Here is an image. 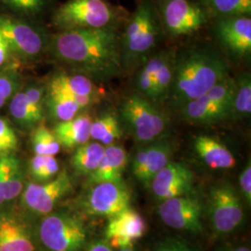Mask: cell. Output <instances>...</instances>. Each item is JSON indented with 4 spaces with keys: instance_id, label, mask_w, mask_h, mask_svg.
Segmentation results:
<instances>
[{
    "instance_id": "obj_1",
    "label": "cell",
    "mask_w": 251,
    "mask_h": 251,
    "mask_svg": "<svg viewBox=\"0 0 251 251\" xmlns=\"http://www.w3.org/2000/svg\"><path fill=\"white\" fill-rule=\"evenodd\" d=\"M48 51L73 72L93 81L110 80L124 70L116 26L59 32L50 36Z\"/></svg>"
},
{
    "instance_id": "obj_2",
    "label": "cell",
    "mask_w": 251,
    "mask_h": 251,
    "mask_svg": "<svg viewBox=\"0 0 251 251\" xmlns=\"http://www.w3.org/2000/svg\"><path fill=\"white\" fill-rule=\"evenodd\" d=\"M228 76V63L216 50L207 47L191 48L176 56L169 97L171 104L179 109Z\"/></svg>"
},
{
    "instance_id": "obj_3",
    "label": "cell",
    "mask_w": 251,
    "mask_h": 251,
    "mask_svg": "<svg viewBox=\"0 0 251 251\" xmlns=\"http://www.w3.org/2000/svg\"><path fill=\"white\" fill-rule=\"evenodd\" d=\"M161 36V24L152 0H139L121 37L123 67L141 66L150 57Z\"/></svg>"
},
{
    "instance_id": "obj_4",
    "label": "cell",
    "mask_w": 251,
    "mask_h": 251,
    "mask_svg": "<svg viewBox=\"0 0 251 251\" xmlns=\"http://www.w3.org/2000/svg\"><path fill=\"white\" fill-rule=\"evenodd\" d=\"M120 117L139 144L159 141L167 134L171 124L168 116L155 103L140 94L129 95L123 100Z\"/></svg>"
},
{
    "instance_id": "obj_5",
    "label": "cell",
    "mask_w": 251,
    "mask_h": 251,
    "mask_svg": "<svg viewBox=\"0 0 251 251\" xmlns=\"http://www.w3.org/2000/svg\"><path fill=\"white\" fill-rule=\"evenodd\" d=\"M119 12L103 0H68L55 10L52 24L60 32L115 26Z\"/></svg>"
},
{
    "instance_id": "obj_6",
    "label": "cell",
    "mask_w": 251,
    "mask_h": 251,
    "mask_svg": "<svg viewBox=\"0 0 251 251\" xmlns=\"http://www.w3.org/2000/svg\"><path fill=\"white\" fill-rule=\"evenodd\" d=\"M0 32L8 41L14 58L20 61L36 62L48 51L50 36L26 20L0 14Z\"/></svg>"
},
{
    "instance_id": "obj_7",
    "label": "cell",
    "mask_w": 251,
    "mask_h": 251,
    "mask_svg": "<svg viewBox=\"0 0 251 251\" xmlns=\"http://www.w3.org/2000/svg\"><path fill=\"white\" fill-rule=\"evenodd\" d=\"M38 237L47 251H80L88 233L78 217L67 212H50L39 225Z\"/></svg>"
},
{
    "instance_id": "obj_8",
    "label": "cell",
    "mask_w": 251,
    "mask_h": 251,
    "mask_svg": "<svg viewBox=\"0 0 251 251\" xmlns=\"http://www.w3.org/2000/svg\"><path fill=\"white\" fill-rule=\"evenodd\" d=\"M234 79L228 76L199 98L179 108L186 121L195 124H213L231 118Z\"/></svg>"
},
{
    "instance_id": "obj_9",
    "label": "cell",
    "mask_w": 251,
    "mask_h": 251,
    "mask_svg": "<svg viewBox=\"0 0 251 251\" xmlns=\"http://www.w3.org/2000/svg\"><path fill=\"white\" fill-rule=\"evenodd\" d=\"M160 18L163 26L171 36L193 35L207 22L204 9L191 0H161Z\"/></svg>"
},
{
    "instance_id": "obj_10",
    "label": "cell",
    "mask_w": 251,
    "mask_h": 251,
    "mask_svg": "<svg viewBox=\"0 0 251 251\" xmlns=\"http://www.w3.org/2000/svg\"><path fill=\"white\" fill-rule=\"evenodd\" d=\"M73 190L71 177L66 171L59 172L53 179L43 183H28L22 192V202L31 212L37 215L50 214L62 198Z\"/></svg>"
},
{
    "instance_id": "obj_11",
    "label": "cell",
    "mask_w": 251,
    "mask_h": 251,
    "mask_svg": "<svg viewBox=\"0 0 251 251\" xmlns=\"http://www.w3.org/2000/svg\"><path fill=\"white\" fill-rule=\"evenodd\" d=\"M209 214L217 233H231L241 225L244 211L234 188L228 184H223L211 190Z\"/></svg>"
},
{
    "instance_id": "obj_12",
    "label": "cell",
    "mask_w": 251,
    "mask_h": 251,
    "mask_svg": "<svg viewBox=\"0 0 251 251\" xmlns=\"http://www.w3.org/2000/svg\"><path fill=\"white\" fill-rule=\"evenodd\" d=\"M131 196L124 182H100L92 184L84 206L92 216L113 217L130 207Z\"/></svg>"
},
{
    "instance_id": "obj_13",
    "label": "cell",
    "mask_w": 251,
    "mask_h": 251,
    "mask_svg": "<svg viewBox=\"0 0 251 251\" xmlns=\"http://www.w3.org/2000/svg\"><path fill=\"white\" fill-rule=\"evenodd\" d=\"M158 213L163 223L173 229L194 233L204 230L201 204L198 198L190 195L163 200Z\"/></svg>"
},
{
    "instance_id": "obj_14",
    "label": "cell",
    "mask_w": 251,
    "mask_h": 251,
    "mask_svg": "<svg viewBox=\"0 0 251 251\" xmlns=\"http://www.w3.org/2000/svg\"><path fill=\"white\" fill-rule=\"evenodd\" d=\"M193 185V172L177 162H170L153 177L150 184L153 196L159 201L190 195Z\"/></svg>"
},
{
    "instance_id": "obj_15",
    "label": "cell",
    "mask_w": 251,
    "mask_h": 251,
    "mask_svg": "<svg viewBox=\"0 0 251 251\" xmlns=\"http://www.w3.org/2000/svg\"><path fill=\"white\" fill-rule=\"evenodd\" d=\"M146 224L144 217L134 209L127 207L109 218L105 228V241L111 248L125 249L144 236Z\"/></svg>"
},
{
    "instance_id": "obj_16",
    "label": "cell",
    "mask_w": 251,
    "mask_h": 251,
    "mask_svg": "<svg viewBox=\"0 0 251 251\" xmlns=\"http://www.w3.org/2000/svg\"><path fill=\"white\" fill-rule=\"evenodd\" d=\"M214 31L220 43L229 52L238 57L251 56V16L218 18Z\"/></svg>"
},
{
    "instance_id": "obj_17",
    "label": "cell",
    "mask_w": 251,
    "mask_h": 251,
    "mask_svg": "<svg viewBox=\"0 0 251 251\" xmlns=\"http://www.w3.org/2000/svg\"><path fill=\"white\" fill-rule=\"evenodd\" d=\"M172 153L173 146L170 142L159 140L147 144L132 159V174L144 186H150L153 177L171 162Z\"/></svg>"
},
{
    "instance_id": "obj_18",
    "label": "cell",
    "mask_w": 251,
    "mask_h": 251,
    "mask_svg": "<svg viewBox=\"0 0 251 251\" xmlns=\"http://www.w3.org/2000/svg\"><path fill=\"white\" fill-rule=\"evenodd\" d=\"M47 88L65 93L76 100L85 109L97 102L100 96L94 81L78 73H57L50 78Z\"/></svg>"
},
{
    "instance_id": "obj_19",
    "label": "cell",
    "mask_w": 251,
    "mask_h": 251,
    "mask_svg": "<svg viewBox=\"0 0 251 251\" xmlns=\"http://www.w3.org/2000/svg\"><path fill=\"white\" fill-rule=\"evenodd\" d=\"M0 251H36L28 226L12 214H0Z\"/></svg>"
},
{
    "instance_id": "obj_20",
    "label": "cell",
    "mask_w": 251,
    "mask_h": 251,
    "mask_svg": "<svg viewBox=\"0 0 251 251\" xmlns=\"http://www.w3.org/2000/svg\"><path fill=\"white\" fill-rule=\"evenodd\" d=\"M127 165V154L121 145L113 144L104 148V153L97 169L89 175V184L100 182H123Z\"/></svg>"
},
{
    "instance_id": "obj_21",
    "label": "cell",
    "mask_w": 251,
    "mask_h": 251,
    "mask_svg": "<svg viewBox=\"0 0 251 251\" xmlns=\"http://www.w3.org/2000/svg\"><path fill=\"white\" fill-rule=\"evenodd\" d=\"M91 123L92 118L88 114H78L70 120L56 123L52 131L61 147L74 150L89 143Z\"/></svg>"
},
{
    "instance_id": "obj_22",
    "label": "cell",
    "mask_w": 251,
    "mask_h": 251,
    "mask_svg": "<svg viewBox=\"0 0 251 251\" xmlns=\"http://www.w3.org/2000/svg\"><path fill=\"white\" fill-rule=\"evenodd\" d=\"M194 148L201 160L213 170L232 169L236 160L232 152L210 136L199 135L194 141Z\"/></svg>"
},
{
    "instance_id": "obj_23",
    "label": "cell",
    "mask_w": 251,
    "mask_h": 251,
    "mask_svg": "<svg viewBox=\"0 0 251 251\" xmlns=\"http://www.w3.org/2000/svg\"><path fill=\"white\" fill-rule=\"evenodd\" d=\"M24 190V173L21 162L14 154L0 157V205L9 202Z\"/></svg>"
},
{
    "instance_id": "obj_24",
    "label": "cell",
    "mask_w": 251,
    "mask_h": 251,
    "mask_svg": "<svg viewBox=\"0 0 251 251\" xmlns=\"http://www.w3.org/2000/svg\"><path fill=\"white\" fill-rule=\"evenodd\" d=\"M45 108L50 117L56 123L70 120L85 109L76 100L59 90H50L48 88Z\"/></svg>"
},
{
    "instance_id": "obj_25",
    "label": "cell",
    "mask_w": 251,
    "mask_h": 251,
    "mask_svg": "<svg viewBox=\"0 0 251 251\" xmlns=\"http://www.w3.org/2000/svg\"><path fill=\"white\" fill-rule=\"evenodd\" d=\"M176 55L172 51H160V60L153 76L152 101L158 103L168 99L175 73Z\"/></svg>"
},
{
    "instance_id": "obj_26",
    "label": "cell",
    "mask_w": 251,
    "mask_h": 251,
    "mask_svg": "<svg viewBox=\"0 0 251 251\" xmlns=\"http://www.w3.org/2000/svg\"><path fill=\"white\" fill-rule=\"evenodd\" d=\"M122 127L117 115L105 112L96 119L92 120L90 126V138L102 145L115 144L122 137Z\"/></svg>"
},
{
    "instance_id": "obj_27",
    "label": "cell",
    "mask_w": 251,
    "mask_h": 251,
    "mask_svg": "<svg viewBox=\"0 0 251 251\" xmlns=\"http://www.w3.org/2000/svg\"><path fill=\"white\" fill-rule=\"evenodd\" d=\"M104 148V145L98 142L87 143L77 147L71 158L73 169L81 175H90L99 166Z\"/></svg>"
},
{
    "instance_id": "obj_28",
    "label": "cell",
    "mask_w": 251,
    "mask_h": 251,
    "mask_svg": "<svg viewBox=\"0 0 251 251\" xmlns=\"http://www.w3.org/2000/svg\"><path fill=\"white\" fill-rule=\"evenodd\" d=\"M207 16L216 18L251 16V0H199Z\"/></svg>"
},
{
    "instance_id": "obj_29",
    "label": "cell",
    "mask_w": 251,
    "mask_h": 251,
    "mask_svg": "<svg viewBox=\"0 0 251 251\" xmlns=\"http://www.w3.org/2000/svg\"><path fill=\"white\" fill-rule=\"evenodd\" d=\"M9 113L13 122L24 128L36 127L42 121L31 106L22 88L9 100Z\"/></svg>"
},
{
    "instance_id": "obj_30",
    "label": "cell",
    "mask_w": 251,
    "mask_h": 251,
    "mask_svg": "<svg viewBox=\"0 0 251 251\" xmlns=\"http://www.w3.org/2000/svg\"><path fill=\"white\" fill-rule=\"evenodd\" d=\"M251 113V74L245 73L234 79L231 118L244 119Z\"/></svg>"
},
{
    "instance_id": "obj_31",
    "label": "cell",
    "mask_w": 251,
    "mask_h": 251,
    "mask_svg": "<svg viewBox=\"0 0 251 251\" xmlns=\"http://www.w3.org/2000/svg\"><path fill=\"white\" fill-rule=\"evenodd\" d=\"M160 60V52L150 56L141 66L135 76V87L138 94L152 101L153 76Z\"/></svg>"
},
{
    "instance_id": "obj_32",
    "label": "cell",
    "mask_w": 251,
    "mask_h": 251,
    "mask_svg": "<svg viewBox=\"0 0 251 251\" xmlns=\"http://www.w3.org/2000/svg\"><path fill=\"white\" fill-rule=\"evenodd\" d=\"M31 144L35 154L55 156L61 150V145L53 131L44 125L36 126L35 127Z\"/></svg>"
},
{
    "instance_id": "obj_33",
    "label": "cell",
    "mask_w": 251,
    "mask_h": 251,
    "mask_svg": "<svg viewBox=\"0 0 251 251\" xmlns=\"http://www.w3.org/2000/svg\"><path fill=\"white\" fill-rule=\"evenodd\" d=\"M50 0H0V5L21 17H36L48 7Z\"/></svg>"
},
{
    "instance_id": "obj_34",
    "label": "cell",
    "mask_w": 251,
    "mask_h": 251,
    "mask_svg": "<svg viewBox=\"0 0 251 251\" xmlns=\"http://www.w3.org/2000/svg\"><path fill=\"white\" fill-rule=\"evenodd\" d=\"M23 84V77L15 69L0 70V109L9 102Z\"/></svg>"
},
{
    "instance_id": "obj_35",
    "label": "cell",
    "mask_w": 251,
    "mask_h": 251,
    "mask_svg": "<svg viewBox=\"0 0 251 251\" xmlns=\"http://www.w3.org/2000/svg\"><path fill=\"white\" fill-rule=\"evenodd\" d=\"M22 90L36 115L43 120L45 117L47 88L36 81H29L26 84H23Z\"/></svg>"
},
{
    "instance_id": "obj_36",
    "label": "cell",
    "mask_w": 251,
    "mask_h": 251,
    "mask_svg": "<svg viewBox=\"0 0 251 251\" xmlns=\"http://www.w3.org/2000/svg\"><path fill=\"white\" fill-rule=\"evenodd\" d=\"M18 146V136L13 126L9 120L0 117V157L13 154Z\"/></svg>"
},
{
    "instance_id": "obj_37",
    "label": "cell",
    "mask_w": 251,
    "mask_h": 251,
    "mask_svg": "<svg viewBox=\"0 0 251 251\" xmlns=\"http://www.w3.org/2000/svg\"><path fill=\"white\" fill-rule=\"evenodd\" d=\"M59 171H60V166L55 156L46 155L44 165L36 180L40 182H45L50 179H53L54 177L59 173Z\"/></svg>"
},
{
    "instance_id": "obj_38",
    "label": "cell",
    "mask_w": 251,
    "mask_h": 251,
    "mask_svg": "<svg viewBox=\"0 0 251 251\" xmlns=\"http://www.w3.org/2000/svg\"><path fill=\"white\" fill-rule=\"evenodd\" d=\"M154 251H198L188 243L179 239H166L159 243Z\"/></svg>"
},
{
    "instance_id": "obj_39",
    "label": "cell",
    "mask_w": 251,
    "mask_h": 251,
    "mask_svg": "<svg viewBox=\"0 0 251 251\" xmlns=\"http://www.w3.org/2000/svg\"><path fill=\"white\" fill-rule=\"evenodd\" d=\"M239 184L242 191L243 197L251 205V162L245 167L239 176Z\"/></svg>"
},
{
    "instance_id": "obj_40",
    "label": "cell",
    "mask_w": 251,
    "mask_h": 251,
    "mask_svg": "<svg viewBox=\"0 0 251 251\" xmlns=\"http://www.w3.org/2000/svg\"><path fill=\"white\" fill-rule=\"evenodd\" d=\"M14 56L9 48V43L0 32V70L9 69Z\"/></svg>"
},
{
    "instance_id": "obj_41",
    "label": "cell",
    "mask_w": 251,
    "mask_h": 251,
    "mask_svg": "<svg viewBox=\"0 0 251 251\" xmlns=\"http://www.w3.org/2000/svg\"><path fill=\"white\" fill-rule=\"evenodd\" d=\"M85 251H113L106 241H97L91 244Z\"/></svg>"
},
{
    "instance_id": "obj_42",
    "label": "cell",
    "mask_w": 251,
    "mask_h": 251,
    "mask_svg": "<svg viewBox=\"0 0 251 251\" xmlns=\"http://www.w3.org/2000/svg\"><path fill=\"white\" fill-rule=\"evenodd\" d=\"M229 251H251V250L247 247H238V248H235V249H233Z\"/></svg>"
},
{
    "instance_id": "obj_43",
    "label": "cell",
    "mask_w": 251,
    "mask_h": 251,
    "mask_svg": "<svg viewBox=\"0 0 251 251\" xmlns=\"http://www.w3.org/2000/svg\"><path fill=\"white\" fill-rule=\"evenodd\" d=\"M119 251H135L133 250V247H128V248H125V249H121Z\"/></svg>"
}]
</instances>
